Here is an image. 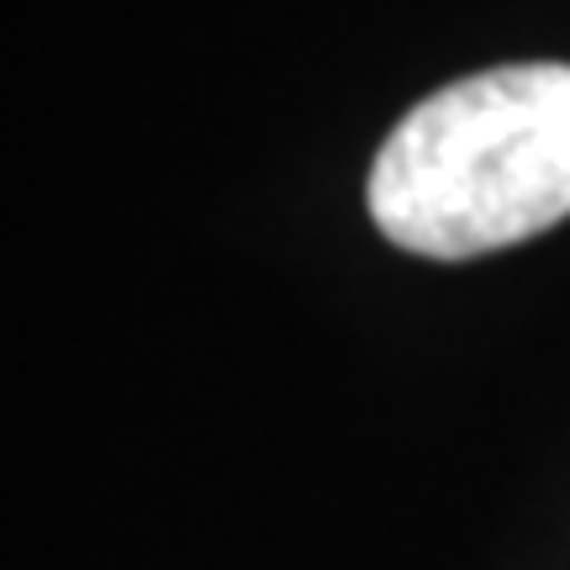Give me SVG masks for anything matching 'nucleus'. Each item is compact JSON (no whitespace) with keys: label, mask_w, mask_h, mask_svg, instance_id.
<instances>
[{"label":"nucleus","mask_w":570,"mask_h":570,"mask_svg":"<svg viewBox=\"0 0 570 570\" xmlns=\"http://www.w3.org/2000/svg\"><path fill=\"white\" fill-rule=\"evenodd\" d=\"M370 217L423 259H475L570 217V63L433 90L370 169Z\"/></svg>","instance_id":"1"}]
</instances>
